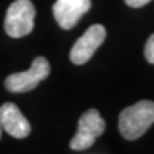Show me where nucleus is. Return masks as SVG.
I'll return each mask as SVG.
<instances>
[{"label":"nucleus","mask_w":154,"mask_h":154,"mask_svg":"<svg viewBox=\"0 0 154 154\" xmlns=\"http://www.w3.org/2000/svg\"><path fill=\"white\" fill-rule=\"evenodd\" d=\"M154 101L141 100L127 107L119 116V130L126 140H137L153 126Z\"/></svg>","instance_id":"obj_1"},{"label":"nucleus","mask_w":154,"mask_h":154,"mask_svg":"<svg viewBox=\"0 0 154 154\" xmlns=\"http://www.w3.org/2000/svg\"><path fill=\"white\" fill-rule=\"evenodd\" d=\"M144 57L149 63L154 64V33L149 37L147 43L144 46Z\"/></svg>","instance_id":"obj_8"},{"label":"nucleus","mask_w":154,"mask_h":154,"mask_svg":"<svg viewBox=\"0 0 154 154\" xmlns=\"http://www.w3.org/2000/svg\"><path fill=\"white\" fill-rule=\"evenodd\" d=\"M106 130V121L96 109H90L80 117L76 136L70 141V149L76 151L87 150Z\"/></svg>","instance_id":"obj_4"},{"label":"nucleus","mask_w":154,"mask_h":154,"mask_svg":"<svg viewBox=\"0 0 154 154\" xmlns=\"http://www.w3.org/2000/svg\"><path fill=\"white\" fill-rule=\"evenodd\" d=\"M0 127L14 138H26L32 131L29 120L13 103L0 106Z\"/></svg>","instance_id":"obj_7"},{"label":"nucleus","mask_w":154,"mask_h":154,"mask_svg":"<svg viewBox=\"0 0 154 154\" xmlns=\"http://www.w3.org/2000/svg\"><path fill=\"white\" fill-rule=\"evenodd\" d=\"M126 2L127 6H130V7H143L146 6L147 3H150L151 0H124Z\"/></svg>","instance_id":"obj_9"},{"label":"nucleus","mask_w":154,"mask_h":154,"mask_svg":"<svg viewBox=\"0 0 154 154\" xmlns=\"http://www.w3.org/2000/svg\"><path fill=\"white\" fill-rule=\"evenodd\" d=\"M50 74V64L46 57L38 56L26 72L13 73L5 80L6 88L11 93H26L38 86Z\"/></svg>","instance_id":"obj_3"},{"label":"nucleus","mask_w":154,"mask_h":154,"mask_svg":"<svg viewBox=\"0 0 154 154\" xmlns=\"http://www.w3.org/2000/svg\"><path fill=\"white\" fill-rule=\"evenodd\" d=\"M91 7L90 0H56L53 16L61 29L70 30Z\"/></svg>","instance_id":"obj_6"},{"label":"nucleus","mask_w":154,"mask_h":154,"mask_svg":"<svg viewBox=\"0 0 154 154\" xmlns=\"http://www.w3.org/2000/svg\"><path fill=\"white\" fill-rule=\"evenodd\" d=\"M36 9L30 0H14L6 11L5 32L13 38L32 33L34 27Z\"/></svg>","instance_id":"obj_2"},{"label":"nucleus","mask_w":154,"mask_h":154,"mask_svg":"<svg viewBox=\"0 0 154 154\" xmlns=\"http://www.w3.org/2000/svg\"><path fill=\"white\" fill-rule=\"evenodd\" d=\"M106 40V29L101 24H93L84 32L80 38L73 44L70 50V60L74 64H84L87 63L96 50L99 49Z\"/></svg>","instance_id":"obj_5"},{"label":"nucleus","mask_w":154,"mask_h":154,"mask_svg":"<svg viewBox=\"0 0 154 154\" xmlns=\"http://www.w3.org/2000/svg\"><path fill=\"white\" fill-rule=\"evenodd\" d=\"M0 137H2V127H0Z\"/></svg>","instance_id":"obj_10"}]
</instances>
